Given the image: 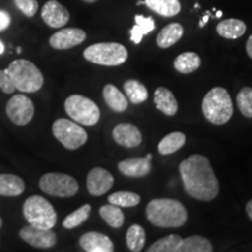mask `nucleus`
Wrapping results in <instances>:
<instances>
[{
  "mask_svg": "<svg viewBox=\"0 0 252 252\" xmlns=\"http://www.w3.org/2000/svg\"><path fill=\"white\" fill-rule=\"evenodd\" d=\"M188 195L200 201H212L220 190L219 181L208 158L201 154L188 157L179 166Z\"/></svg>",
  "mask_w": 252,
  "mask_h": 252,
  "instance_id": "1",
  "label": "nucleus"
},
{
  "mask_svg": "<svg viewBox=\"0 0 252 252\" xmlns=\"http://www.w3.org/2000/svg\"><path fill=\"white\" fill-rule=\"evenodd\" d=\"M146 217L159 228H179L187 222L188 214L180 201L154 198L146 207Z\"/></svg>",
  "mask_w": 252,
  "mask_h": 252,
  "instance_id": "2",
  "label": "nucleus"
},
{
  "mask_svg": "<svg viewBox=\"0 0 252 252\" xmlns=\"http://www.w3.org/2000/svg\"><path fill=\"white\" fill-rule=\"evenodd\" d=\"M202 112L212 124L223 125L228 123L234 113V105L226 89L216 87L208 91L202 102Z\"/></svg>",
  "mask_w": 252,
  "mask_h": 252,
  "instance_id": "3",
  "label": "nucleus"
},
{
  "mask_svg": "<svg viewBox=\"0 0 252 252\" xmlns=\"http://www.w3.org/2000/svg\"><path fill=\"white\" fill-rule=\"evenodd\" d=\"M6 70L13 81L15 89L23 93H35L43 86L40 69L28 60H15Z\"/></svg>",
  "mask_w": 252,
  "mask_h": 252,
  "instance_id": "4",
  "label": "nucleus"
},
{
  "mask_svg": "<svg viewBox=\"0 0 252 252\" xmlns=\"http://www.w3.org/2000/svg\"><path fill=\"white\" fill-rule=\"evenodd\" d=\"M24 216L28 224L41 229H53L58 220L54 207L40 195H33L25 201Z\"/></svg>",
  "mask_w": 252,
  "mask_h": 252,
  "instance_id": "5",
  "label": "nucleus"
},
{
  "mask_svg": "<svg viewBox=\"0 0 252 252\" xmlns=\"http://www.w3.org/2000/svg\"><path fill=\"white\" fill-rule=\"evenodd\" d=\"M83 56L87 61L100 65L123 64L127 60V49L117 42H100L91 45L83 52Z\"/></svg>",
  "mask_w": 252,
  "mask_h": 252,
  "instance_id": "6",
  "label": "nucleus"
},
{
  "mask_svg": "<svg viewBox=\"0 0 252 252\" xmlns=\"http://www.w3.org/2000/svg\"><path fill=\"white\" fill-rule=\"evenodd\" d=\"M64 110L72 121L86 126L96 125L100 118L97 104L81 94L69 96L64 102Z\"/></svg>",
  "mask_w": 252,
  "mask_h": 252,
  "instance_id": "7",
  "label": "nucleus"
},
{
  "mask_svg": "<svg viewBox=\"0 0 252 252\" xmlns=\"http://www.w3.org/2000/svg\"><path fill=\"white\" fill-rule=\"evenodd\" d=\"M53 134L65 149L76 150L88 140V134L78 123L60 118L53 124Z\"/></svg>",
  "mask_w": 252,
  "mask_h": 252,
  "instance_id": "8",
  "label": "nucleus"
},
{
  "mask_svg": "<svg viewBox=\"0 0 252 252\" xmlns=\"http://www.w3.org/2000/svg\"><path fill=\"white\" fill-rule=\"evenodd\" d=\"M39 185L41 190L55 197H72L78 191L77 181L63 173H47L40 179Z\"/></svg>",
  "mask_w": 252,
  "mask_h": 252,
  "instance_id": "9",
  "label": "nucleus"
},
{
  "mask_svg": "<svg viewBox=\"0 0 252 252\" xmlns=\"http://www.w3.org/2000/svg\"><path fill=\"white\" fill-rule=\"evenodd\" d=\"M34 104L25 94H15L7 102L6 113L14 124L24 126L34 117Z\"/></svg>",
  "mask_w": 252,
  "mask_h": 252,
  "instance_id": "10",
  "label": "nucleus"
},
{
  "mask_svg": "<svg viewBox=\"0 0 252 252\" xmlns=\"http://www.w3.org/2000/svg\"><path fill=\"white\" fill-rule=\"evenodd\" d=\"M20 237L34 248L48 249L56 244V234L50 229H41L28 224L20 230Z\"/></svg>",
  "mask_w": 252,
  "mask_h": 252,
  "instance_id": "11",
  "label": "nucleus"
},
{
  "mask_svg": "<svg viewBox=\"0 0 252 252\" xmlns=\"http://www.w3.org/2000/svg\"><path fill=\"white\" fill-rule=\"evenodd\" d=\"M115 179L111 173L102 167H94L87 176L88 191L94 196H100L112 188Z\"/></svg>",
  "mask_w": 252,
  "mask_h": 252,
  "instance_id": "12",
  "label": "nucleus"
},
{
  "mask_svg": "<svg viewBox=\"0 0 252 252\" xmlns=\"http://www.w3.org/2000/svg\"><path fill=\"white\" fill-rule=\"evenodd\" d=\"M87 39V34L80 28H64L56 32L49 39V45L54 49L64 50L81 45Z\"/></svg>",
  "mask_w": 252,
  "mask_h": 252,
  "instance_id": "13",
  "label": "nucleus"
},
{
  "mask_svg": "<svg viewBox=\"0 0 252 252\" xmlns=\"http://www.w3.org/2000/svg\"><path fill=\"white\" fill-rule=\"evenodd\" d=\"M41 17L49 27L60 28L68 23L70 14H69L68 9L62 4H60L58 0H49L43 5Z\"/></svg>",
  "mask_w": 252,
  "mask_h": 252,
  "instance_id": "14",
  "label": "nucleus"
},
{
  "mask_svg": "<svg viewBox=\"0 0 252 252\" xmlns=\"http://www.w3.org/2000/svg\"><path fill=\"white\" fill-rule=\"evenodd\" d=\"M112 137L116 143L124 147H137L143 140L139 128L128 123H122L115 126Z\"/></svg>",
  "mask_w": 252,
  "mask_h": 252,
  "instance_id": "15",
  "label": "nucleus"
},
{
  "mask_svg": "<svg viewBox=\"0 0 252 252\" xmlns=\"http://www.w3.org/2000/svg\"><path fill=\"white\" fill-rule=\"evenodd\" d=\"M80 245L87 252H112L115 250L111 239L108 236L96 231H90L82 235Z\"/></svg>",
  "mask_w": 252,
  "mask_h": 252,
  "instance_id": "16",
  "label": "nucleus"
},
{
  "mask_svg": "<svg viewBox=\"0 0 252 252\" xmlns=\"http://www.w3.org/2000/svg\"><path fill=\"white\" fill-rule=\"evenodd\" d=\"M118 169L122 174L131 178H141L147 175L152 169L151 160L146 158H128L118 163Z\"/></svg>",
  "mask_w": 252,
  "mask_h": 252,
  "instance_id": "17",
  "label": "nucleus"
},
{
  "mask_svg": "<svg viewBox=\"0 0 252 252\" xmlns=\"http://www.w3.org/2000/svg\"><path fill=\"white\" fill-rule=\"evenodd\" d=\"M154 104L157 109L160 110L163 115L174 116L178 112V102L171 90L167 88H158L154 91Z\"/></svg>",
  "mask_w": 252,
  "mask_h": 252,
  "instance_id": "18",
  "label": "nucleus"
},
{
  "mask_svg": "<svg viewBox=\"0 0 252 252\" xmlns=\"http://www.w3.org/2000/svg\"><path fill=\"white\" fill-rule=\"evenodd\" d=\"M184 35V27L180 24L173 23L163 27L157 36V45L160 48L166 49L175 45Z\"/></svg>",
  "mask_w": 252,
  "mask_h": 252,
  "instance_id": "19",
  "label": "nucleus"
},
{
  "mask_svg": "<svg viewBox=\"0 0 252 252\" xmlns=\"http://www.w3.org/2000/svg\"><path fill=\"white\" fill-rule=\"evenodd\" d=\"M247 31V25L238 19H226L217 24L216 32L219 35L225 39L235 40L241 37Z\"/></svg>",
  "mask_w": 252,
  "mask_h": 252,
  "instance_id": "20",
  "label": "nucleus"
},
{
  "mask_svg": "<svg viewBox=\"0 0 252 252\" xmlns=\"http://www.w3.org/2000/svg\"><path fill=\"white\" fill-rule=\"evenodd\" d=\"M144 4L156 13L167 18L175 17L181 11L179 0H144Z\"/></svg>",
  "mask_w": 252,
  "mask_h": 252,
  "instance_id": "21",
  "label": "nucleus"
},
{
  "mask_svg": "<svg viewBox=\"0 0 252 252\" xmlns=\"http://www.w3.org/2000/svg\"><path fill=\"white\" fill-rule=\"evenodd\" d=\"M25 190V182L21 178L13 174H0V195L18 196Z\"/></svg>",
  "mask_w": 252,
  "mask_h": 252,
  "instance_id": "22",
  "label": "nucleus"
},
{
  "mask_svg": "<svg viewBox=\"0 0 252 252\" xmlns=\"http://www.w3.org/2000/svg\"><path fill=\"white\" fill-rule=\"evenodd\" d=\"M103 96L109 108L116 112H124L128 106L127 98L112 84H106L103 89Z\"/></svg>",
  "mask_w": 252,
  "mask_h": 252,
  "instance_id": "23",
  "label": "nucleus"
},
{
  "mask_svg": "<svg viewBox=\"0 0 252 252\" xmlns=\"http://www.w3.org/2000/svg\"><path fill=\"white\" fill-rule=\"evenodd\" d=\"M186 143V135L182 132H172V133L165 135L158 145V151L160 154L168 156V154L175 153L184 146Z\"/></svg>",
  "mask_w": 252,
  "mask_h": 252,
  "instance_id": "24",
  "label": "nucleus"
},
{
  "mask_svg": "<svg viewBox=\"0 0 252 252\" xmlns=\"http://www.w3.org/2000/svg\"><path fill=\"white\" fill-rule=\"evenodd\" d=\"M201 65V59L196 53L186 52L182 53L174 60V68L181 74H189L197 70Z\"/></svg>",
  "mask_w": 252,
  "mask_h": 252,
  "instance_id": "25",
  "label": "nucleus"
},
{
  "mask_svg": "<svg viewBox=\"0 0 252 252\" xmlns=\"http://www.w3.org/2000/svg\"><path fill=\"white\" fill-rule=\"evenodd\" d=\"M213 245L207 238L202 236H190L182 238L178 252H212Z\"/></svg>",
  "mask_w": 252,
  "mask_h": 252,
  "instance_id": "26",
  "label": "nucleus"
},
{
  "mask_svg": "<svg viewBox=\"0 0 252 252\" xmlns=\"http://www.w3.org/2000/svg\"><path fill=\"white\" fill-rule=\"evenodd\" d=\"M99 215L111 228L118 229L122 228L124 224V213H123L121 207L115 206V204L110 203L100 207Z\"/></svg>",
  "mask_w": 252,
  "mask_h": 252,
  "instance_id": "27",
  "label": "nucleus"
},
{
  "mask_svg": "<svg viewBox=\"0 0 252 252\" xmlns=\"http://www.w3.org/2000/svg\"><path fill=\"white\" fill-rule=\"evenodd\" d=\"M124 91L132 104H140L149 98V91L137 80H127L124 83Z\"/></svg>",
  "mask_w": 252,
  "mask_h": 252,
  "instance_id": "28",
  "label": "nucleus"
},
{
  "mask_svg": "<svg viewBox=\"0 0 252 252\" xmlns=\"http://www.w3.org/2000/svg\"><path fill=\"white\" fill-rule=\"evenodd\" d=\"M145 241H146V235L143 226L139 224H133L128 228L126 232V245L133 252H139L145 247Z\"/></svg>",
  "mask_w": 252,
  "mask_h": 252,
  "instance_id": "29",
  "label": "nucleus"
},
{
  "mask_svg": "<svg viewBox=\"0 0 252 252\" xmlns=\"http://www.w3.org/2000/svg\"><path fill=\"white\" fill-rule=\"evenodd\" d=\"M182 237L179 235L166 236L147 249L149 252H178L180 248Z\"/></svg>",
  "mask_w": 252,
  "mask_h": 252,
  "instance_id": "30",
  "label": "nucleus"
},
{
  "mask_svg": "<svg viewBox=\"0 0 252 252\" xmlns=\"http://www.w3.org/2000/svg\"><path fill=\"white\" fill-rule=\"evenodd\" d=\"M108 201L111 204L118 206L121 208L135 207L140 203V196L132 191H117L108 197Z\"/></svg>",
  "mask_w": 252,
  "mask_h": 252,
  "instance_id": "31",
  "label": "nucleus"
},
{
  "mask_svg": "<svg viewBox=\"0 0 252 252\" xmlns=\"http://www.w3.org/2000/svg\"><path fill=\"white\" fill-rule=\"evenodd\" d=\"M90 204H84V206L78 208V209L72 212L71 214H69V215L65 217L64 220H63V226H64L65 229L76 228V226L81 225L83 222H86L88 217L90 215Z\"/></svg>",
  "mask_w": 252,
  "mask_h": 252,
  "instance_id": "32",
  "label": "nucleus"
},
{
  "mask_svg": "<svg viewBox=\"0 0 252 252\" xmlns=\"http://www.w3.org/2000/svg\"><path fill=\"white\" fill-rule=\"evenodd\" d=\"M237 105L244 117L252 118V89L243 88L237 94Z\"/></svg>",
  "mask_w": 252,
  "mask_h": 252,
  "instance_id": "33",
  "label": "nucleus"
},
{
  "mask_svg": "<svg viewBox=\"0 0 252 252\" xmlns=\"http://www.w3.org/2000/svg\"><path fill=\"white\" fill-rule=\"evenodd\" d=\"M14 4L28 18L34 17L39 9L37 0H14Z\"/></svg>",
  "mask_w": 252,
  "mask_h": 252,
  "instance_id": "34",
  "label": "nucleus"
},
{
  "mask_svg": "<svg viewBox=\"0 0 252 252\" xmlns=\"http://www.w3.org/2000/svg\"><path fill=\"white\" fill-rule=\"evenodd\" d=\"M0 89L4 91L5 94H12L14 93L15 86L13 81L9 77L7 70H0Z\"/></svg>",
  "mask_w": 252,
  "mask_h": 252,
  "instance_id": "35",
  "label": "nucleus"
},
{
  "mask_svg": "<svg viewBox=\"0 0 252 252\" xmlns=\"http://www.w3.org/2000/svg\"><path fill=\"white\" fill-rule=\"evenodd\" d=\"M135 24L139 26L141 30H143L144 34H149L150 32H152L154 28H156V24H154V20L151 17L145 18L143 15H135Z\"/></svg>",
  "mask_w": 252,
  "mask_h": 252,
  "instance_id": "36",
  "label": "nucleus"
},
{
  "mask_svg": "<svg viewBox=\"0 0 252 252\" xmlns=\"http://www.w3.org/2000/svg\"><path fill=\"white\" fill-rule=\"evenodd\" d=\"M130 34H131V41H132V42H134L135 45L140 43L141 39H143V36L145 35L143 30H141V28L138 26V25H135V26L131 28Z\"/></svg>",
  "mask_w": 252,
  "mask_h": 252,
  "instance_id": "37",
  "label": "nucleus"
},
{
  "mask_svg": "<svg viewBox=\"0 0 252 252\" xmlns=\"http://www.w3.org/2000/svg\"><path fill=\"white\" fill-rule=\"evenodd\" d=\"M11 24V17L5 11H0V31H4Z\"/></svg>",
  "mask_w": 252,
  "mask_h": 252,
  "instance_id": "38",
  "label": "nucleus"
},
{
  "mask_svg": "<svg viewBox=\"0 0 252 252\" xmlns=\"http://www.w3.org/2000/svg\"><path fill=\"white\" fill-rule=\"evenodd\" d=\"M245 48H247L248 55L250 56V59H252V34L247 41V47H245Z\"/></svg>",
  "mask_w": 252,
  "mask_h": 252,
  "instance_id": "39",
  "label": "nucleus"
},
{
  "mask_svg": "<svg viewBox=\"0 0 252 252\" xmlns=\"http://www.w3.org/2000/svg\"><path fill=\"white\" fill-rule=\"evenodd\" d=\"M209 18H210V12H207L206 14H204V17L201 19V21H200V25H198V26H200V28H203L204 27V25H206L207 23H208V20H209Z\"/></svg>",
  "mask_w": 252,
  "mask_h": 252,
  "instance_id": "40",
  "label": "nucleus"
},
{
  "mask_svg": "<svg viewBox=\"0 0 252 252\" xmlns=\"http://www.w3.org/2000/svg\"><path fill=\"white\" fill-rule=\"evenodd\" d=\"M245 210H247V214L248 216L250 217V220H252V200H250L247 204V208H245Z\"/></svg>",
  "mask_w": 252,
  "mask_h": 252,
  "instance_id": "41",
  "label": "nucleus"
},
{
  "mask_svg": "<svg viewBox=\"0 0 252 252\" xmlns=\"http://www.w3.org/2000/svg\"><path fill=\"white\" fill-rule=\"evenodd\" d=\"M4 50H5L4 43H2L1 41H0V54H2V53H4Z\"/></svg>",
  "mask_w": 252,
  "mask_h": 252,
  "instance_id": "42",
  "label": "nucleus"
},
{
  "mask_svg": "<svg viewBox=\"0 0 252 252\" xmlns=\"http://www.w3.org/2000/svg\"><path fill=\"white\" fill-rule=\"evenodd\" d=\"M223 15V13H222V11H217L216 12V14H215V17L216 18H220Z\"/></svg>",
  "mask_w": 252,
  "mask_h": 252,
  "instance_id": "43",
  "label": "nucleus"
},
{
  "mask_svg": "<svg viewBox=\"0 0 252 252\" xmlns=\"http://www.w3.org/2000/svg\"><path fill=\"white\" fill-rule=\"evenodd\" d=\"M145 158H146V159H149V160H152V154H151V153H149V154H146V157H145Z\"/></svg>",
  "mask_w": 252,
  "mask_h": 252,
  "instance_id": "44",
  "label": "nucleus"
},
{
  "mask_svg": "<svg viewBox=\"0 0 252 252\" xmlns=\"http://www.w3.org/2000/svg\"><path fill=\"white\" fill-rule=\"evenodd\" d=\"M83 1H86V2H89V4H91V2H94V1H97V0H83Z\"/></svg>",
  "mask_w": 252,
  "mask_h": 252,
  "instance_id": "45",
  "label": "nucleus"
},
{
  "mask_svg": "<svg viewBox=\"0 0 252 252\" xmlns=\"http://www.w3.org/2000/svg\"><path fill=\"white\" fill-rule=\"evenodd\" d=\"M144 1H141V0H139V1H137V5H143Z\"/></svg>",
  "mask_w": 252,
  "mask_h": 252,
  "instance_id": "46",
  "label": "nucleus"
},
{
  "mask_svg": "<svg viewBox=\"0 0 252 252\" xmlns=\"http://www.w3.org/2000/svg\"><path fill=\"white\" fill-rule=\"evenodd\" d=\"M17 52H18V53H21V48H20V47H19V48L17 49Z\"/></svg>",
  "mask_w": 252,
  "mask_h": 252,
  "instance_id": "47",
  "label": "nucleus"
},
{
  "mask_svg": "<svg viewBox=\"0 0 252 252\" xmlns=\"http://www.w3.org/2000/svg\"><path fill=\"white\" fill-rule=\"evenodd\" d=\"M2 225V220H1V219H0V226Z\"/></svg>",
  "mask_w": 252,
  "mask_h": 252,
  "instance_id": "48",
  "label": "nucleus"
}]
</instances>
